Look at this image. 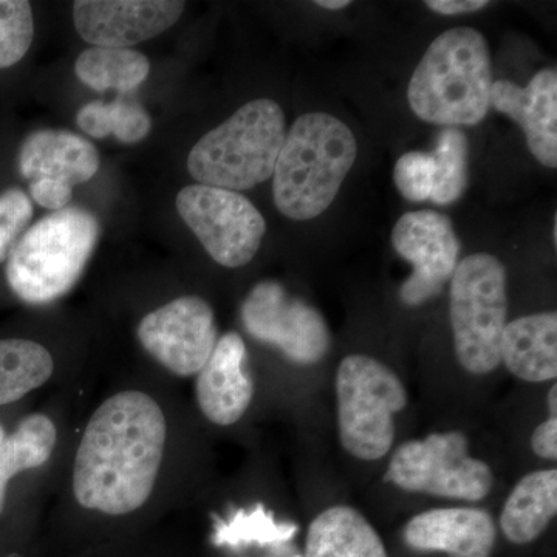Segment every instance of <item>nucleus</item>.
I'll return each mask as SVG.
<instances>
[{"label":"nucleus","mask_w":557,"mask_h":557,"mask_svg":"<svg viewBox=\"0 0 557 557\" xmlns=\"http://www.w3.org/2000/svg\"><path fill=\"white\" fill-rule=\"evenodd\" d=\"M5 438H7L5 429L0 426V448H2L3 442H5Z\"/></svg>","instance_id":"f704fd0d"},{"label":"nucleus","mask_w":557,"mask_h":557,"mask_svg":"<svg viewBox=\"0 0 557 557\" xmlns=\"http://www.w3.org/2000/svg\"><path fill=\"white\" fill-rule=\"evenodd\" d=\"M285 137L287 120L281 106L267 98L249 101L190 149L189 174L212 188H255L273 177Z\"/></svg>","instance_id":"39448f33"},{"label":"nucleus","mask_w":557,"mask_h":557,"mask_svg":"<svg viewBox=\"0 0 557 557\" xmlns=\"http://www.w3.org/2000/svg\"><path fill=\"white\" fill-rule=\"evenodd\" d=\"M507 314L504 263L487 252L461 260L450 277L449 318L456 357L467 372L487 375L500 366Z\"/></svg>","instance_id":"423d86ee"},{"label":"nucleus","mask_w":557,"mask_h":557,"mask_svg":"<svg viewBox=\"0 0 557 557\" xmlns=\"http://www.w3.org/2000/svg\"><path fill=\"white\" fill-rule=\"evenodd\" d=\"M185 9L177 0H79L73 22L91 47L131 49L170 30Z\"/></svg>","instance_id":"ddd939ff"},{"label":"nucleus","mask_w":557,"mask_h":557,"mask_svg":"<svg viewBox=\"0 0 557 557\" xmlns=\"http://www.w3.org/2000/svg\"><path fill=\"white\" fill-rule=\"evenodd\" d=\"M30 199L39 207L57 212L69 207L73 199V189L57 182L28 183Z\"/></svg>","instance_id":"c756f323"},{"label":"nucleus","mask_w":557,"mask_h":557,"mask_svg":"<svg viewBox=\"0 0 557 557\" xmlns=\"http://www.w3.org/2000/svg\"><path fill=\"white\" fill-rule=\"evenodd\" d=\"M317 5L324 10L338 11L347 9L350 2L348 0H318Z\"/></svg>","instance_id":"473e14b6"},{"label":"nucleus","mask_w":557,"mask_h":557,"mask_svg":"<svg viewBox=\"0 0 557 557\" xmlns=\"http://www.w3.org/2000/svg\"><path fill=\"white\" fill-rule=\"evenodd\" d=\"M494 76L485 36L475 28L442 33L418 62L408 101L418 119L437 126H478L491 108Z\"/></svg>","instance_id":"f03ea898"},{"label":"nucleus","mask_w":557,"mask_h":557,"mask_svg":"<svg viewBox=\"0 0 557 557\" xmlns=\"http://www.w3.org/2000/svg\"><path fill=\"white\" fill-rule=\"evenodd\" d=\"M150 62L132 49L90 47L79 54L75 73L84 86L95 91H131L148 78Z\"/></svg>","instance_id":"4be33fe9"},{"label":"nucleus","mask_w":557,"mask_h":557,"mask_svg":"<svg viewBox=\"0 0 557 557\" xmlns=\"http://www.w3.org/2000/svg\"><path fill=\"white\" fill-rule=\"evenodd\" d=\"M548 410L549 417L557 416V386L553 384V387L548 392Z\"/></svg>","instance_id":"72a5a7b5"},{"label":"nucleus","mask_w":557,"mask_h":557,"mask_svg":"<svg viewBox=\"0 0 557 557\" xmlns=\"http://www.w3.org/2000/svg\"><path fill=\"white\" fill-rule=\"evenodd\" d=\"M240 321L252 339L277 348L295 364H318L332 344L321 311L289 296L276 281L255 285L242 304Z\"/></svg>","instance_id":"9d476101"},{"label":"nucleus","mask_w":557,"mask_h":557,"mask_svg":"<svg viewBox=\"0 0 557 557\" xmlns=\"http://www.w3.org/2000/svg\"><path fill=\"white\" fill-rule=\"evenodd\" d=\"M490 5L487 0H428L426 7L443 16H457V14L475 13Z\"/></svg>","instance_id":"2f4dec72"},{"label":"nucleus","mask_w":557,"mask_h":557,"mask_svg":"<svg viewBox=\"0 0 557 557\" xmlns=\"http://www.w3.org/2000/svg\"><path fill=\"white\" fill-rule=\"evenodd\" d=\"M35 20L30 2L0 0V69H9L30 50Z\"/></svg>","instance_id":"bb28decb"},{"label":"nucleus","mask_w":557,"mask_h":557,"mask_svg":"<svg viewBox=\"0 0 557 557\" xmlns=\"http://www.w3.org/2000/svg\"><path fill=\"white\" fill-rule=\"evenodd\" d=\"M58 431L51 418L33 413L7 435L0 448V511L5 505L7 490L14 475L36 469L50 460L57 448Z\"/></svg>","instance_id":"412c9836"},{"label":"nucleus","mask_w":557,"mask_h":557,"mask_svg":"<svg viewBox=\"0 0 557 557\" xmlns=\"http://www.w3.org/2000/svg\"><path fill=\"white\" fill-rule=\"evenodd\" d=\"M341 446L362 461L386 457L395 440V416L408 405L401 379L384 362L350 355L336 372Z\"/></svg>","instance_id":"0eeeda50"},{"label":"nucleus","mask_w":557,"mask_h":557,"mask_svg":"<svg viewBox=\"0 0 557 557\" xmlns=\"http://www.w3.org/2000/svg\"><path fill=\"white\" fill-rule=\"evenodd\" d=\"M53 357L30 339H0V406L20 401L51 379Z\"/></svg>","instance_id":"5701e85b"},{"label":"nucleus","mask_w":557,"mask_h":557,"mask_svg":"<svg viewBox=\"0 0 557 557\" xmlns=\"http://www.w3.org/2000/svg\"><path fill=\"white\" fill-rule=\"evenodd\" d=\"M33 212V201L24 190L10 188L0 193V263L7 262L11 249L27 231Z\"/></svg>","instance_id":"c85d7f7f"},{"label":"nucleus","mask_w":557,"mask_h":557,"mask_svg":"<svg viewBox=\"0 0 557 557\" xmlns=\"http://www.w3.org/2000/svg\"><path fill=\"white\" fill-rule=\"evenodd\" d=\"M531 448L537 457L555 461L557 458V417H549L534 429Z\"/></svg>","instance_id":"7c9ffc66"},{"label":"nucleus","mask_w":557,"mask_h":557,"mask_svg":"<svg viewBox=\"0 0 557 557\" xmlns=\"http://www.w3.org/2000/svg\"><path fill=\"white\" fill-rule=\"evenodd\" d=\"M252 397L255 381L247 369V346L239 333H226L196 375L197 405L211 423L233 426L247 413Z\"/></svg>","instance_id":"2eb2a0df"},{"label":"nucleus","mask_w":557,"mask_h":557,"mask_svg":"<svg viewBox=\"0 0 557 557\" xmlns=\"http://www.w3.org/2000/svg\"><path fill=\"white\" fill-rule=\"evenodd\" d=\"M403 539L416 552H440L448 557H490L497 541L493 516L482 508H434L413 516Z\"/></svg>","instance_id":"dca6fc26"},{"label":"nucleus","mask_w":557,"mask_h":557,"mask_svg":"<svg viewBox=\"0 0 557 557\" xmlns=\"http://www.w3.org/2000/svg\"><path fill=\"white\" fill-rule=\"evenodd\" d=\"M392 245L413 269L399 289V298L408 307L423 306L443 292L461 251L453 222L435 211H413L399 218L392 231Z\"/></svg>","instance_id":"f8f14e48"},{"label":"nucleus","mask_w":557,"mask_h":557,"mask_svg":"<svg viewBox=\"0 0 557 557\" xmlns=\"http://www.w3.org/2000/svg\"><path fill=\"white\" fill-rule=\"evenodd\" d=\"M298 533L295 523H277L265 508L259 507L251 512L239 511L230 522L219 523L215 528L214 544L222 547H240L258 542L260 545L282 544Z\"/></svg>","instance_id":"a878e982"},{"label":"nucleus","mask_w":557,"mask_h":557,"mask_svg":"<svg viewBox=\"0 0 557 557\" xmlns=\"http://www.w3.org/2000/svg\"><path fill=\"white\" fill-rule=\"evenodd\" d=\"M557 512V471L530 472L512 487L500 512V528L511 544L528 545L547 531Z\"/></svg>","instance_id":"6ab92c4d"},{"label":"nucleus","mask_w":557,"mask_h":557,"mask_svg":"<svg viewBox=\"0 0 557 557\" xmlns=\"http://www.w3.org/2000/svg\"><path fill=\"white\" fill-rule=\"evenodd\" d=\"M435 161L432 153L408 152L399 157L394 170L395 186L409 201L431 199L434 189Z\"/></svg>","instance_id":"cd10ccee"},{"label":"nucleus","mask_w":557,"mask_h":557,"mask_svg":"<svg viewBox=\"0 0 557 557\" xmlns=\"http://www.w3.org/2000/svg\"><path fill=\"white\" fill-rule=\"evenodd\" d=\"M100 236V222L84 208L67 207L38 220L7 259L11 292L28 306L61 299L78 284Z\"/></svg>","instance_id":"20e7f679"},{"label":"nucleus","mask_w":557,"mask_h":557,"mask_svg":"<svg viewBox=\"0 0 557 557\" xmlns=\"http://www.w3.org/2000/svg\"><path fill=\"white\" fill-rule=\"evenodd\" d=\"M491 108L522 127L528 149L539 163L557 168V72H537L527 87L511 81H494Z\"/></svg>","instance_id":"4468645a"},{"label":"nucleus","mask_w":557,"mask_h":557,"mask_svg":"<svg viewBox=\"0 0 557 557\" xmlns=\"http://www.w3.org/2000/svg\"><path fill=\"white\" fill-rule=\"evenodd\" d=\"M100 163V153L89 139L70 131L33 132L17 157L21 175L28 183L57 182L72 189L90 182Z\"/></svg>","instance_id":"f3484780"},{"label":"nucleus","mask_w":557,"mask_h":557,"mask_svg":"<svg viewBox=\"0 0 557 557\" xmlns=\"http://www.w3.org/2000/svg\"><path fill=\"white\" fill-rule=\"evenodd\" d=\"M175 207L219 265L239 269L258 255L267 233L265 219L240 193L196 183L180 190Z\"/></svg>","instance_id":"1a4fd4ad"},{"label":"nucleus","mask_w":557,"mask_h":557,"mask_svg":"<svg viewBox=\"0 0 557 557\" xmlns=\"http://www.w3.org/2000/svg\"><path fill=\"white\" fill-rule=\"evenodd\" d=\"M432 157L435 161V180L431 200L442 207L456 203L467 189V135L456 127H446L438 135Z\"/></svg>","instance_id":"393cba45"},{"label":"nucleus","mask_w":557,"mask_h":557,"mask_svg":"<svg viewBox=\"0 0 557 557\" xmlns=\"http://www.w3.org/2000/svg\"><path fill=\"white\" fill-rule=\"evenodd\" d=\"M500 362L509 373L527 383L556 380V311L528 314L507 322L502 333Z\"/></svg>","instance_id":"a211bd4d"},{"label":"nucleus","mask_w":557,"mask_h":557,"mask_svg":"<svg viewBox=\"0 0 557 557\" xmlns=\"http://www.w3.org/2000/svg\"><path fill=\"white\" fill-rule=\"evenodd\" d=\"M139 344L164 369L196 376L218 346L215 314L199 296H182L150 311L137 329Z\"/></svg>","instance_id":"9b49d317"},{"label":"nucleus","mask_w":557,"mask_h":557,"mask_svg":"<svg viewBox=\"0 0 557 557\" xmlns=\"http://www.w3.org/2000/svg\"><path fill=\"white\" fill-rule=\"evenodd\" d=\"M166 440V417L150 395H110L91 413L76 449L72 487L79 507L108 516L141 508L159 480Z\"/></svg>","instance_id":"f257e3e1"},{"label":"nucleus","mask_w":557,"mask_h":557,"mask_svg":"<svg viewBox=\"0 0 557 557\" xmlns=\"http://www.w3.org/2000/svg\"><path fill=\"white\" fill-rule=\"evenodd\" d=\"M76 124L94 138L113 135L121 143L135 145L148 137L152 121L141 106L126 101H91L79 109Z\"/></svg>","instance_id":"b1692460"},{"label":"nucleus","mask_w":557,"mask_h":557,"mask_svg":"<svg viewBox=\"0 0 557 557\" xmlns=\"http://www.w3.org/2000/svg\"><path fill=\"white\" fill-rule=\"evenodd\" d=\"M346 123L329 113L299 116L287 131L273 172V199L285 218L306 222L327 211L357 160Z\"/></svg>","instance_id":"7ed1b4c3"},{"label":"nucleus","mask_w":557,"mask_h":557,"mask_svg":"<svg viewBox=\"0 0 557 557\" xmlns=\"http://www.w3.org/2000/svg\"><path fill=\"white\" fill-rule=\"evenodd\" d=\"M384 480L408 493L480 502L490 496L494 475L490 465L469 454L463 432L448 431L403 443L392 454Z\"/></svg>","instance_id":"6e6552de"},{"label":"nucleus","mask_w":557,"mask_h":557,"mask_svg":"<svg viewBox=\"0 0 557 557\" xmlns=\"http://www.w3.org/2000/svg\"><path fill=\"white\" fill-rule=\"evenodd\" d=\"M304 557H388L375 528L358 509L336 505L318 515Z\"/></svg>","instance_id":"aec40b11"}]
</instances>
